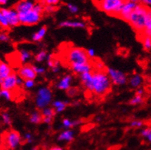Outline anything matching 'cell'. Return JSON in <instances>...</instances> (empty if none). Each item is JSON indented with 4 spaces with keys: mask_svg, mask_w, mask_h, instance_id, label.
<instances>
[{
    "mask_svg": "<svg viewBox=\"0 0 151 150\" xmlns=\"http://www.w3.org/2000/svg\"><path fill=\"white\" fill-rule=\"evenodd\" d=\"M111 84L112 83L107 74L101 70L97 72H93L91 92L100 97L105 95L110 91Z\"/></svg>",
    "mask_w": 151,
    "mask_h": 150,
    "instance_id": "1",
    "label": "cell"
},
{
    "mask_svg": "<svg viewBox=\"0 0 151 150\" xmlns=\"http://www.w3.org/2000/svg\"><path fill=\"white\" fill-rule=\"evenodd\" d=\"M149 8L144 6L141 2L138 4L135 9L132 11L127 20L130 25L140 34L144 32L145 28L146 17Z\"/></svg>",
    "mask_w": 151,
    "mask_h": 150,
    "instance_id": "2",
    "label": "cell"
},
{
    "mask_svg": "<svg viewBox=\"0 0 151 150\" xmlns=\"http://www.w3.org/2000/svg\"><path fill=\"white\" fill-rule=\"evenodd\" d=\"M124 1L123 0H102L95 2L96 6L104 12L111 15L118 16L122 9L123 4Z\"/></svg>",
    "mask_w": 151,
    "mask_h": 150,
    "instance_id": "3",
    "label": "cell"
},
{
    "mask_svg": "<svg viewBox=\"0 0 151 150\" xmlns=\"http://www.w3.org/2000/svg\"><path fill=\"white\" fill-rule=\"evenodd\" d=\"M35 105L39 110L48 107L52 103V92L48 87H43L38 89L35 95Z\"/></svg>",
    "mask_w": 151,
    "mask_h": 150,
    "instance_id": "4",
    "label": "cell"
},
{
    "mask_svg": "<svg viewBox=\"0 0 151 150\" xmlns=\"http://www.w3.org/2000/svg\"><path fill=\"white\" fill-rule=\"evenodd\" d=\"M68 59L70 64H87L89 62V57L87 51L81 48H73L68 51Z\"/></svg>",
    "mask_w": 151,
    "mask_h": 150,
    "instance_id": "5",
    "label": "cell"
},
{
    "mask_svg": "<svg viewBox=\"0 0 151 150\" xmlns=\"http://www.w3.org/2000/svg\"><path fill=\"white\" fill-rule=\"evenodd\" d=\"M107 76L109 77L111 83L114 85H124L127 82L126 74L113 67H107Z\"/></svg>",
    "mask_w": 151,
    "mask_h": 150,
    "instance_id": "6",
    "label": "cell"
},
{
    "mask_svg": "<svg viewBox=\"0 0 151 150\" xmlns=\"http://www.w3.org/2000/svg\"><path fill=\"white\" fill-rule=\"evenodd\" d=\"M19 19L22 25H33L39 22L42 19V14L38 13L32 9L25 13L19 14Z\"/></svg>",
    "mask_w": 151,
    "mask_h": 150,
    "instance_id": "7",
    "label": "cell"
},
{
    "mask_svg": "<svg viewBox=\"0 0 151 150\" xmlns=\"http://www.w3.org/2000/svg\"><path fill=\"white\" fill-rule=\"evenodd\" d=\"M22 142L21 136L15 130H10L6 134L5 143L6 146L10 149H15Z\"/></svg>",
    "mask_w": 151,
    "mask_h": 150,
    "instance_id": "8",
    "label": "cell"
},
{
    "mask_svg": "<svg viewBox=\"0 0 151 150\" xmlns=\"http://www.w3.org/2000/svg\"><path fill=\"white\" fill-rule=\"evenodd\" d=\"M1 11L3 16L9 22L10 27L18 26L20 25V22L19 19V13L15 11L14 8L7 9V8H2Z\"/></svg>",
    "mask_w": 151,
    "mask_h": 150,
    "instance_id": "9",
    "label": "cell"
},
{
    "mask_svg": "<svg viewBox=\"0 0 151 150\" xmlns=\"http://www.w3.org/2000/svg\"><path fill=\"white\" fill-rule=\"evenodd\" d=\"M139 3H140L139 1H133V0L132 1H124L118 17H120L124 21L127 22L130 15L132 13V11L135 9V8L137 6Z\"/></svg>",
    "mask_w": 151,
    "mask_h": 150,
    "instance_id": "10",
    "label": "cell"
},
{
    "mask_svg": "<svg viewBox=\"0 0 151 150\" xmlns=\"http://www.w3.org/2000/svg\"><path fill=\"white\" fill-rule=\"evenodd\" d=\"M18 76L22 79L24 81L28 80H35L37 77V74L33 70L32 65L26 64L22 66L18 71Z\"/></svg>",
    "mask_w": 151,
    "mask_h": 150,
    "instance_id": "11",
    "label": "cell"
},
{
    "mask_svg": "<svg viewBox=\"0 0 151 150\" xmlns=\"http://www.w3.org/2000/svg\"><path fill=\"white\" fill-rule=\"evenodd\" d=\"M17 77V74L13 72L12 74H10L9 76L5 78L0 84L1 89L7 90L9 91L13 90L15 88H17V84H16Z\"/></svg>",
    "mask_w": 151,
    "mask_h": 150,
    "instance_id": "12",
    "label": "cell"
},
{
    "mask_svg": "<svg viewBox=\"0 0 151 150\" xmlns=\"http://www.w3.org/2000/svg\"><path fill=\"white\" fill-rule=\"evenodd\" d=\"M34 6V2L25 0V1H20V2H17L14 6V9L19 14H22L32 10Z\"/></svg>",
    "mask_w": 151,
    "mask_h": 150,
    "instance_id": "13",
    "label": "cell"
},
{
    "mask_svg": "<svg viewBox=\"0 0 151 150\" xmlns=\"http://www.w3.org/2000/svg\"><path fill=\"white\" fill-rule=\"evenodd\" d=\"M71 67L73 72L78 74H82L84 73L92 72V67L90 63L87 64H71Z\"/></svg>",
    "mask_w": 151,
    "mask_h": 150,
    "instance_id": "14",
    "label": "cell"
},
{
    "mask_svg": "<svg viewBox=\"0 0 151 150\" xmlns=\"http://www.w3.org/2000/svg\"><path fill=\"white\" fill-rule=\"evenodd\" d=\"M72 76L70 74H67L61 78L59 82L58 83L56 87L58 89L61 90H68L71 88V82H72Z\"/></svg>",
    "mask_w": 151,
    "mask_h": 150,
    "instance_id": "15",
    "label": "cell"
},
{
    "mask_svg": "<svg viewBox=\"0 0 151 150\" xmlns=\"http://www.w3.org/2000/svg\"><path fill=\"white\" fill-rule=\"evenodd\" d=\"M60 28H72V29H85L86 24L79 21H63L58 24Z\"/></svg>",
    "mask_w": 151,
    "mask_h": 150,
    "instance_id": "16",
    "label": "cell"
},
{
    "mask_svg": "<svg viewBox=\"0 0 151 150\" xmlns=\"http://www.w3.org/2000/svg\"><path fill=\"white\" fill-rule=\"evenodd\" d=\"M92 78H93V72L84 73L82 74H80V79L82 82L83 85L90 92L91 90Z\"/></svg>",
    "mask_w": 151,
    "mask_h": 150,
    "instance_id": "17",
    "label": "cell"
},
{
    "mask_svg": "<svg viewBox=\"0 0 151 150\" xmlns=\"http://www.w3.org/2000/svg\"><path fill=\"white\" fill-rule=\"evenodd\" d=\"M75 139V133L71 129H65L58 136V140L61 142H71Z\"/></svg>",
    "mask_w": 151,
    "mask_h": 150,
    "instance_id": "18",
    "label": "cell"
},
{
    "mask_svg": "<svg viewBox=\"0 0 151 150\" xmlns=\"http://www.w3.org/2000/svg\"><path fill=\"white\" fill-rule=\"evenodd\" d=\"M144 82V79L142 78L140 74H133L132 76L130 77L129 79V84L130 86L132 88L135 89V88H140V86L142 85Z\"/></svg>",
    "mask_w": 151,
    "mask_h": 150,
    "instance_id": "19",
    "label": "cell"
},
{
    "mask_svg": "<svg viewBox=\"0 0 151 150\" xmlns=\"http://www.w3.org/2000/svg\"><path fill=\"white\" fill-rule=\"evenodd\" d=\"M13 73L11 67L5 62H2L0 65V80H3L5 78L9 77Z\"/></svg>",
    "mask_w": 151,
    "mask_h": 150,
    "instance_id": "20",
    "label": "cell"
},
{
    "mask_svg": "<svg viewBox=\"0 0 151 150\" xmlns=\"http://www.w3.org/2000/svg\"><path fill=\"white\" fill-rule=\"evenodd\" d=\"M83 123V121L81 120H71L68 119V118H65L62 120L61 122V127L65 129H71V128L80 125Z\"/></svg>",
    "mask_w": 151,
    "mask_h": 150,
    "instance_id": "21",
    "label": "cell"
},
{
    "mask_svg": "<svg viewBox=\"0 0 151 150\" xmlns=\"http://www.w3.org/2000/svg\"><path fill=\"white\" fill-rule=\"evenodd\" d=\"M70 104L69 101H62V100H55L52 102V108L55 110L56 113H61L67 108V106Z\"/></svg>",
    "mask_w": 151,
    "mask_h": 150,
    "instance_id": "22",
    "label": "cell"
},
{
    "mask_svg": "<svg viewBox=\"0 0 151 150\" xmlns=\"http://www.w3.org/2000/svg\"><path fill=\"white\" fill-rule=\"evenodd\" d=\"M141 35H146L151 38V9H148L147 17H146L145 28H144V32L142 33Z\"/></svg>",
    "mask_w": 151,
    "mask_h": 150,
    "instance_id": "23",
    "label": "cell"
},
{
    "mask_svg": "<svg viewBox=\"0 0 151 150\" xmlns=\"http://www.w3.org/2000/svg\"><path fill=\"white\" fill-rule=\"evenodd\" d=\"M46 33H47V27L42 26L41 29L37 31L36 32H35L32 34V39L33 42H40L45 36Z\"/></svg>",
    "mask_w": 151,
    "mask_h": 150,
    "instance_id": "24",
    "label": "cell"
},
{
    "mask_svg": "<svg viewBox=\"0 0 151 150\" xmlns=\"http://www.w3.org/2000/svg\"><path fill=\"white\" fill-rule=\"evenodd\" d=\"M32 57V54L29 51L26 49H24V48H22L19 51V60L22 63L25 64L27 61H29V59Z\"/></svg>",
    "mask_w": 151,
    "mask_h": 150,
    "instance_id": "25",
    "label": "cell"
},
{
    "mask_svg": "<svg viewBox=\"0 0 151 150\" xmlns=\"http://www.w3.org/2000/svg\"><path fill=\"white\" fill-rule=\"evenodd\" d=\"M42 116L41 113L38 112V111H35V112L32 113L30 115V117H29V121L30 123L33 124H38L42 123Z\"/></svg>",
    "mask_w": 151,
    "mask_h": 150,
    "instance_id": "26",
    "label": "cell"
},
{
    "mask_svg": "<svg viewBox=\"0 0 151 150\" xmlns=\"http://www.w3.org/2000/svg\"><path fill=\"white\" fill-rule=\"evenodd\" d=\"M42 117H52L54 118V116L56 115L55 110H54L52 107H45V108L42 109V112H41Z\"/></svg>",
    "mask_w": 151,
    "mask_h": 150,
    "instance_id": "27",
    "label": "cell"
},
{
    "mask_svg": "<svg viewBox=\"0 0 151 150\" xmlns=\"http://www.w3.org/2000/svg\"><path fill=\"white\" fill-rule=\"evenodd\" d=\"M142 44L145 51H150L151 50V38L146 35H141Z\"/></svg>",
    "mask_w": 151,
    "mask_h": 150,
    "instance_id": "28",
    "label": "cell"
},
{
    "mask_svg": "<svg viewBox=\"0 0 151 150\" xmlns=\"http://www.w3.org/2000/svg\"><path fill=\"white\" fill-rule=\"evenodd\" d=\"M140 135L143 138L147 141L148 143H151V128H144L140 131Z\"/></svg>",
    "mask_w": 151,
    "mask_h": 150,
    "instance_id": "29",
    "label": "cell"
},
{
    "mask_svg": "<svg viewBox=\"0 0 151 150\" xmlns=\"http://www.w3.org/2000/svg\"><path fill=\"white\" fill-rule=\"evenodd\" d=\"M144 102V98L141 96L135 95L129 101V104L132 105V106H136V105L141 104L142 103Z\"/></svg>",
    "mask_w": 151,
    "mask_h": 150,
    "instance_id": "30",
    "label": "cell"
},
{
    "mask_svg": "<svg viewBox=\"0 0 151 150\" xmlns=\"http://www.w3.org/2000/svg\"><path fill=\"white\" fill-rule=\"evenodd\" d=\"M0 98H5L7 100H12V93L7 90L0 89Z\"/></svg>",
    "mask_w": 151,
    "mask_h": 150,
    "instance_id": "31",
    "label": "cell"
},
{
    "mask_svg": "<svg viewBox=\"0 0 151 150\" xmlns=\"http://www.w3.org/2000/svg\"><path fill=\"white\" fill-rule=\"evenodd\" d=\"M47 56H48L47 52H46L45 51H40V52H38V53L35 55V61L38 63L42 62V61H44L45 60H46Z\"/></svg>",
    "mask_w": 151,
    "mask_h": 150,
    "instance_id": "32",
    "label": "cell"
},
{
    "mask_svg": "<svg viewBox=\"0 0 151 150\" xmlns=\"http://www.w3.org/2000/svg\"><path fill=\"white\" fill-rule=\"evenodd\" d=\"M33 10L35 11H36L39 14H42L43 11H45V6L41 2H37L35 3V6L33 7Z\"/></svg>",
    "mask_w": 151,
    "mask_h": 150,
    "instance_id": "33",
    "label": "cell"
},
{
    "mask_svg": "<svg viewBox=\"0 0 151 150\" xmlns=\"http://www.w3.org/2000/svg\"><path fill=\"white\" fill-rule=\"evenodd\" d=\"M2 119L4 123L6 124V125L9 126L12 124L11 116H10V115L8 113L4 112L2 114Z\"/></svg>",
    "mask_w": 151,
    "mask_h": 150,
    "instance_id": "34",
    "label": "cell"
},
{
    "mask_svg": "<svg viewBox=\"0 0 151 150\" xmlns=\"http://www.w3.org/2000/svg\"><path fill=\"white\" fill-rule=\"evenodd\" d=\"M130 126L133 128H140L144 126V122L141 121V120H133V121L130 122Z\"/></svg>",
    "mask_w": 151,
    "mask_h": 150,
    "instance_id": "35",
    "label": "cell"
},
{
    "mask_svg": "<svg viewBox=\"0 0 151 150\" xmlns=\"http://www.w3.org/2000/svg\"><path fill=\"white\" fill-rule=\"evenodd\" d=\"M35 85V80H28L24 81L23 86L25 87V89H31V88H34Z\"/></svg>",
    "mask_w": 151,
    "mask_h": 150,
    "instance_id": "36",
    "label": "cell"
},
{
    "mask_svg": "<svg viewBox=\"0 0 151 150\" xmlns=\"http://www.w3.org/2000/svg\"><path fill=\"white\" fill-rule=\"evenodd\" d=\"M33 70L35 72V74H44L45 72V68L43 67H39V66H35V65H32Z\"/></svg>",
    "mask_w": 151,
    "mask_h": 150,
    "instance_id": "37",
    "label": "cell"
},
{
    "mask_svg": "<svg viewBox=\"0 0 151 150\" xmlns=\"http://www.w3.org/2000/svg\"><path fill=\"white\" fill-rule=\"evenodd\" d=\"M46 62H47V65L48 67L52 69L54 67V64H55V59L52 57V55H48L47 58H46Z\"/></svg>",
    "mask_w": 151,
    "mask_h": 150,
    "instance_id": "38",
    "label": "cell"
},
{
    "mask_svg": "<svg viewBox=\"0 0 151 150\" xmlns=\"http://www.w3.org/2000/svg\"><path fill=\"white\" fill-rule=\"evenodd\" d=\"M67 7L71 13H76V12L78 11V7L76 5H74L72 3H68Z\"/></svg>",
    "mask_w": 151,
    "mask_h": 150,
    "instance_id": "39",
    "label": "cell"
},
{
    "mask_svg": "<svg viewBox=\"0 0 151 150\" xmlns=\"http://www.w3.org/2000/svg\"><path fill=\"white\" fill-rule=\"evenodd\" d=\"M0 25L4 28V29H8L9 28V22L6 20V19L3 16V15H2V17L0 18Z\"/></svg>",
    "mask_w": 151,
    "mask_h": 150,
    "instance_id": "40",
    "label": "cell"
},
{
    "mask_svg": "<svg viewBox=\"0 0 151 150\" xmlns=\"http://www.w3.org/2000/svg\"><path fill=\"white\" fill-rule=\"evenodd\" d=\"M40 2L43 5H46V6H55V5H57L59 2V1L58 0H45V1H42Z\"/></svg>",
    "mask_w": 151,
    "mask_h": 150,
    "instance_id": "41",
    "label": "cell"
},
{
    "mask_svg": "<svg viewBox=\"0 0 151 150\" xmlns=\"http://www.w3.org/2000/svg\"><path fill=\"white\" fill-rule=\"evenodd\" d=\"M24 139H25V141L27 142V143H32L33 141V137L32 133H25V135H24Z\"/></svg>",
    "mask_w": 151,
    "mask_h": 150,
    "instance_id": "42",
    "label": "cell"
},
{
    "mask_svg": "<svg viewBox=\"0 0 151 150\" xmlns=\"http://www.w3.org/2000/svg\"><path fill=\"white\" fill-rule=\"evenodd\" d=\"M9 41V36L6 33H0V42H8Z\"/></svg>",
    "mask_w": 151,
    "mask_h": 150,
    "instance_id": "43",
    "label": "cell"
},
{
    "mask_svg": "<svg viewBox=\"0 0 151 150\" xmlns=\"http://www.w3.org/2000/svg\"><path fill=\"white\" fill-rule=\"evenodd\" d=\"M58 9V8L56 6H45V11L47 12H52Z\"/></svg>",
    "mask_w": 151,
    "mask_h": 150,
    "instance_id": "44",
    "label": "cell"
},
{
    "mask_svg": "<svg viewBox=\"0 0 151 150\" xmlns=\"http://www.w3.org/2000/svg\"><path fill=\"white\" fill-rule=\"evenodd\" d=\"M87 55H88V56L89 57H95V51H94V49H93V48H89V49L87 50Z\"/></svg>",
    "mask_w": 151,
    "mask_h": 150,
    "instance_id": "45",
    "label": "cell"
},
{
    "mask_svg": "<svg viewBox=\"0 0 151 150\" xmlns=\"http://www.w3.org/2000/svg\"><path fill=\"white\" fill-rule=\"evenodd\" d=\"M53 121V118L52 117H43L42 118V122L46 124H51Z\"/></svg>",
    "mask_w": 151,
    "mask_h": 150,
    "instance_id": "46",
    "label": "cell"
},
{
    "mask_svg": "<svg viewBox=\"0 0 151 150\" xmlns=\"http://www.w3.org/2000/svg\"><path fill=\"white\" fill-rule=\"evenodd\" d=\"M144 90L143 89V88H138V89L137 90L136 95L141 96V97H143V95H144Z\"/></svg>",
    "mask_w": 151,
    "mask_h": 150,
    "instance_id": "47",
    "label": "cell"
},
{
    "mask_svg": "<svg viewBox=\"0 0 151 150\" xmlns=\"http://www.w3.org/2000/svg\"><path fill=\"white\" fill-rule=\"evenodd\" d=\"M16 84H17V87H20V86L23 85L24 84V80L22 79L20 77H17V80H16Z\"/></svg>",
    "mask_w": 151,
    "mask_h": 150,
    "instance_id": "48",
    "label": "cell"
},
{
    "mask_svg": "<svg viewBox=\"0 0 151 150\" xmlns=\"http://www.w3.org/2000/svg\"><path fill=\"white\" fill-rule=\"evenodd\" d=\"M140 2L146 6H151V0H143V1H141Z\"/></svg>",
    "mask_w": 151,
    "mask_h": 150,
    "instance_id": "49",
    "label": "cell"
},
{
    "mask_svg": "<svg viewBox=\"0 0 151 150\" xmlns=\"http://www.w3.org/2000/svg\"><path fill=\"white\" fill-rule=\"evenodd\" d=\"M47 150H63V149L59 146H54V147H52V148L48 149Z\"/></svg>",
    "mask_w": 151,
    "mask_h": 150,
    "instance_id": "50",
    "label": "cell"
},
{
    "mask_svg": "<svg viewBox=\"0 0 151 150\" xmlns=\"http://www.w3.org/2000/svg\"><path fill=\"white\" fill-rule=\"evenodd\" d=\"M8 3L7 0H0V6H5Z\"/></svg>",
    "mask_w": 151,
    "mask_h": 150,
    "instance_id": "51",
    "label": "cell"
},
{
    "mask_svg": "<svg viewBox=\"0 0 151 150\" xmlns=\"http://www.w3.org/2000/svg\"><path fill=\"white\" fill-rule=\"evenodd\" d=\"M79 104H80V102H79L78 100L74 101V102L72 103V105H74V106H78Z\"/></svg>",
    "mask_w": 151,
    "mask_h": 150,
    "instance_id": "52",
    "label": "cell"
},
{
    "mask_svg": "<svg viewBox=\"0 0 151 150\" xmlns=\"http://www.w3.org/2000/svg\"><path fill=\"white\" fill-rule=\"evenodd\" d=\"M98 68L101 70V67H103V64H102V63H98Z\"/></svg>",
    "mask_w": 151,
    "mask_h": 150,
    "instance_id": "53",
    "label": "cell"
},
{
    "mask_svg": "<svg viewBox=\"0 0 151 150\" xmlns=\"http://www.w3.org/2000/svg\"><path fill=\"white\" fill-rule=\"evenodd\" d=\"M1 83H2V80H0V84H1Z\"/></svg>",
    "mask_w": 151,
    "mask_h": 150,
    "instance_id": "54",
    "label": "cell"
},
{
    "mask_svg": "<svg viewBox=\"0 0 151 150\" xmlns=\"http://www.w3.org/2000/svg\"><path fill=\"white\" fill-rule=\"evenodd\" d=\"M1 63H2V61H1V60H0V65H1Z\"/></svg>",
    "mask_w": 151,
    "mask_h": 150,
    "instance_id": "55",
    "label": "cell"
},
{
    "mask_svg": "<svg viewBox=\"0 0 151 150\" xmlns=\"http://www.w3.org/2000/svg\"><path fill=\"white\" fill-rule=\"evenodd\" d=\"M150 97H151V93H150Z\"/></svg>",
    "mask_w": 151,
    "mask_h": 150,
    "instance_id": "56",
    "label": "cell"
}]
</instances>
